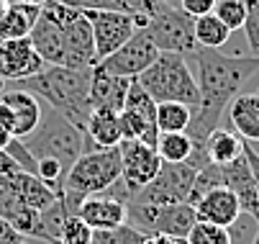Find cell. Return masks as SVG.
I'll list each match as a JSON object with an SVG mask.
<instances>
[{
  "label": "cell",
  "mask_w": 259,
  "mask_h": 244,
  "mask_svg": "<svg viewBox=\"0 0 259 244\" xmlns=\"http://www.w3.org/2000/svg\"><path fill=\"white\" fill-rule=\"evenodd\" d=\"M198 69V108L193 111L190 121V139L195 147H203L205 136L221 126L229 103L241 93V88L259 72V54H224L221 49H203L190 57Z\"/></svg>",
  "instance_id": "6da1fadb"
},
{
  "label": "cell",
  "mask_w": 259,
  "mask_h": 244,
  "mask_svg": "<svg viewBox=\"0 0 259 244\" xmlns=\"http://www.w3.org/2000/svg\"><path fill=\"white\" fill-rule=\"evenodd\" d=\"M93 69V67H90ZM90 69H72L62 64H47L41 72L26 80L8 83V90H28L39 98L44 106L62 113L72 121L82 134L90 116Z\"/></svg>",
  "instance_id": "7a4b0ae2"
},
{
  "label": "cell",
  "mask_w": 259,
  "mask_h": 244,
  "mask_svg": "<svg viewBox=\"0 0 259 244\" xmlns=\"http://www.w3.org/2000/svg\"><path fill=\"white\" fill-rule=\"evenodd\" d=\"M121 180V149L108 147L95 152H82L75 165L67 170L62 200L69 214H77L85 198L100 195Z\"/></svg>",
  "instance_id": "3957f363"
},
{
  "label": "cell",
  "mask_w": 259,
  "mask_h": 244,
  "mask_svg": "<svg viewBox=\"0 0 259 244\" xmlns=\"http://www.w3.org/2000/svg\"><path fill=\"white\" fill-rule=\"evenodd\" d=\"M139 85L152 95L154 103H167L177 100L190 106L193 111L198 108V80L188 64V57L177 52H159L157 59L136 77Z\"/></svg>",
  "instance_id": "277c9868"
},
{
  "label": "cell",
  "mask_w": 259,
  "mask_h": 244,
  "mask_svg": "<svg viewBox=\"0 0 259 244\" xmlns=\"http://www.w3.org/2000/svg\"><path fill=\"white\" fill-rule=\"evenodd\" d=\"M23 144L28 147V152L36 159L54 157L64 165V170H69L72 165H75V159L85 152V134L72 121H67L62 113L44 106L39 129H36L31 136H26Z\"/></svg>",
  "instance_id": "5b68a950"
},
{
  "label": "cell",
  "mask_w": 259,
  "mask_h": 244,
  "mask_svg": "<svg viewBox=\"0 0 259 244\" xmlns=\"http://www.w3.org/2000/svg\"><path fill=\"white\" fill-rule=\"evenodd\" d=\"M144 31L159 52H177V54H185L188 59L198 52L195 18L177 6H164L157 16L149 18Z\"/></svg>",
  "instance_id": "8992f818"
},
{
  "label": "cell",
  "mask_w": 259,
  "mask_h": 244,
  "mask_svg": "<svg viewBox=\"0 0 259 244\" xmlns=\"http://www.w3.org/2000/svg\"><path fill=\"white\" fill-rule=\"evenodd\" d=\"M198 170L190 162H162L159 172L149 185H144L131 200L136 203H149V206H175V203H188L193 183H195Z\"/></svg>",
  "instance_id": "52a82bcc"
},
{
  "label": "cell",
  "mask_w": 259,
  "mask_h": 244,
  "mask_svg": "<svg viewBox=\"0 0 259 244\" xmlns=\"http://www.w3.org/2000/svg\"><path fill=\"white\" fill-rule=\"evenodd\" d=\"M121 149V183L128 193V200L154 180L162 167V159L154 147L139 142V139H123L118 144Z\"/></svg>",
  "instance_id": "ba28073f"
},
{
  "label": "cell",
  "mask_w": 259,
  "mask_h": 244,
  "mask_svg": "<svg viewBox=\"0 0 259 244\" xmlns=\"http://www.w3.org/2000/svg\"><path fill=\"white\" fill-rule=\"evenodd\" d=\"M90 26H93V42H95V57L98 62L121 49L134 33H136V18L134 13L123 11H85Z\"/></svg>",
  "instance_id": "9c48e42d"
},
{
  "label": "cell",
  "mask_w": 259,
  "mask_h": 244,
  "mask_svg": "<svg viewBox=\"0 0 259 244\" xmlns=\"http://www.w3.org/2000/svg\"><path fill=\"white\" fill-rule=\"evenodd\" d=\"M157 54H159V49L154 47V42L149 36H146V31L144 28H136V33L121 49H116L113 54H108L98 64L103 69H108V72H113V75L136 80L144 69L157 59Z\"/></svg>",
  "instance_id": "30bf717a"
},
{
  "label": "cell",
  "mask_w": 259,
  "mask_h": 244,
  "mask_svg": "<svg viewBox=\"0 0 259 244\" xmlns=\"http://www.w3.org/2000/svg\"><path fill=\"white\" fill-rule=\"evenodd\" d=\"M47 62L36 54L31 39H6L0 42V77L8 83L26 80L36 72H41Z\"/></svg>",
  "instance_id": "8fae6325"
},
{
  "label": "cell",
  "mask_w": 259,
  "mask_h": 244,
  "mask_svg": "<svg viewBox=\"0 0 259 244\" xmlns=\"http://www.w3.org/2000/svg\"><path fill=\"white\" fill-rule=\"evenodd\" d=\"M98 64L95 42H93V26L85 13L72 18L64 26V64L72 69H90Z\"/></svg>",
  "instance_id": "7c38bea8"
},
{
  "label": "cell",
  "mask_w": 259,
  "mask_h": 244,
  "mask_svg": "<svg viewBox=\"0 0 259 244\" xmlns=\"http://www.w3.org/2000/svg\"><path fill=\"white\" fill-rule=\"evenodd\" d=\"M193 208H195L198 221L215 224V226H224V229H231V226L241 219L239 198H236L226 185H218V188L208 190L205 195H200V198L193 203Z\"/></svg>",
  "instance_id": "4fadbf2b"
},
{
  "label": "cell",
  "mask_w": 259,
  "mask_h": 244,
  "mask_svg": "<svg viewBox=\"0 0 259 244\" xmlns=\"http://www.w3.org/2000/svg\"><path fill=\"white\" fill-rule=\"evenodd\" d=\"M131 88V77H121L95 64L90 69V108H108V111H123L126 95Z\"/></svg>",
  "instance_id": "5bb4252c"
},
{
  "label": "cell",
  "mask_w": 259,
  "mask_h": 244,
  "mask_svg": "<svg viewBox=\"0 0 259 244\" xmlns=\"http://www.w3.org/2000/svg\"><path fill=\"white\" fill-rule=\"evenodd\" d=\"M221 175H224V185L239 198L241 214L251 216L254 221L259 219V200H256V183L251 175V167L241 152V157H236L229 165H221Z\"/></svg>",
  "instance_id": "9a60e30c"
},
{
  "label": "cell",
  "mask_w": 259,
  "mask_h": 244,
  "mask_svg": "<svg viewBox=\"0 0 259 244\" xmlns=\"http://www.w3.org/2000/svg\"><path fill=\"white\" fill-rule=\"evenodd\" d=\"M0 188H6L18 203L36 208V211H44V208H49L59 198L44 180H39L36 175H28V172H21V170L0 178Z\"/></svg>",
  "instance_id": "2e32d148"
},
{
  "label": "cell",
  "mask_w": 259,
  "mask_h": 244,
  "mask_svg": "<svg viewBox=\"0 0 259 244\" xmlns=\"http://www.w3.org/2000/svg\"><path fill=\"white\" fill-rule=\"evenodd\" d=\"M0 100L8 103L11 111H13V121H16V129H13V136L16 139H26L31 136L41 124V113H44V103L36 98L33 93L28 90H6L0 95Z\"/></svg>",
  "instance_id": "e0dca14e"
},
{
  "label": "cell",
  "mask_w": 259,
  "mask_h": 244,
  "mask_svg": "<svg viewBox=\"0 0 259 244\" xmlns=\"http://www.w3.org/2000/svg\"><path fill=\"white\" fill-rule=\"evenodd\" d=\"M77 214L93 229H118L121 224H126V203L108 193H100L85 198L77 208Z\"/></svg>",
  "instance_id": "ac0fdd59"
},
{
  "label": "cell",
  "mask_w": 259,
  "mask_h": 244,
  "mask_svg": "<svg viewBox=\"0 0 259 244\" xmlns=\"http://www.w3.org/2000/svg\"><path fill=\"white\" fill-rule=\"evenodd\" d=\"M121 142L123 136L118 126V113L108 108H93L85 124V152L118 147Z\"/></svg>",
  "instance_id": "d6986e66"
},
{
  "label": "cell",
  "mask_w": 259,
  "mask_h": 244,
  "mask_svg": "<svg viewBox=\"0 0 259 244\" xmlns=\"http://www.w3.org/2000/svg\"><path fill=\"white\" fill-rule=\"evenodd\" d=\"M28 39L47 64H64V26L54 23L52 18L39 13V21L33 23Z\"/></svg>",
  "instance_id": "ffe728a7"
},
{
  "label": "cell",
  "mask_w": 259,
  "mask_h": 244,
  "mask_svg": "<svg viewBox=\"0 0 259 244\" xmlns=\"http://www.w3.org/2000/svg\"><path fill=\"white\" fill-rule=\"evenodd\" d=\"M229 121L249 144H259V93H239L229 103Z\"/></svg>",
  "instance_id": "44dd1931"
},
{
  "label": "cell",
  "mask_w": 259,
  "mask_h": 244,
  "mask_svg": "<svg viewBox=\"0 0 259 244\" xmlns=\"http://www.w3.org/2000/svg\"><path fill=\"white\" fill-rule=\"evenodd\" d=\"M203 149H205L208 162H213V165H229V162H234L236 157H241V152H244V139H241L234 129L215 126V129L205 136Z\"/></svg>",
  "instance_id": "7402d4cb"
},
{
  "label": "cell",
  "mask_w": 259,
  "mask_h": 244,
  "mask_svg": "<svg viewBox=\"0 0 259 244\" xmlns=\"http://www.w3.org/2000/svg\"><path fill=\"white\" fill-rule=\"evenodd\" d=\"M41 8L39 6H31V3H11L8 11L0 18V42L6 39H26L33 23L39 21Z\"/></svg>",
  "instance_id": "603a6c76"
},
{
  "label": "cell",
  "mask_w": 259,
  "mask_h": 244,
  "mask_svg": "<svg viewBox=\"0 0 259 244\" xmlns=\"http://www.w3.org/2000/svg\"><path fill=\"white\" fill-rule=\"evenodd\" d=\"M229 39H231V28L215 13H205V16L195 18V42H198V47L221 49L224 44H229Z\"/></svg>",
  "instance_id": "cb8c5ba5"
},
{
  "label": "cell",
  "mask_w": 259,
  "mask_h": 244,
  "mask_svg": "<svg viewBox=\"0 0 259 244\" xmlns=\"http://www.w3.org/2000/svg\"><path fill=\"white\" fill-rule=\"evenodd\" d=\"M154 149H157L162 162L177 165V162H188L190 159L195 144H193V139H190L188 131H172V134H159Z\"/></svg>",
  "instance_id": "d4e9b609"
},
{
  "label": "cell",
  "mask_w": 259,
  "mask_h": 244,
  "mask_svg": "<svg viewBox=\"0 0 259 244\" xmlns=\"http://www.w3.org/2000/svg\"><path fill=\"white\" fill-rule=\"evenodd\" d=\"M193 121V108L177 100L157 103V129L159 134H172V131H188Z\"/></svg>",
  "instance_id": "484cf974"
},
{
  "label": "cell",
  "mask_w": 259,
  "mask_h": 244,
  "mask_svg": "<svg viewBox=\"0 0 259 244\" xmlns=\"http://www.w3.org/2000/svg\"><path fill=\"white\" fill-rule=\"evenodd\" d=\"M93 234H95V229L80 214H69L62 221L59 244H93Z\"/></svg>",
  "instance_id": "4316f807"
},
{
  "label": "cell",
  "mask_w": 259,
  "mask_h": 244,
  "mask_svg": "<svg viewBox=\"0 0 259 244\" xmlns=\"http://www.w3.org/2000/svg\"><path fill=\"white\" fill-rule=\"evenodd\" d=\"M188 244H234L231 229L215 226V224H205V221H195V226L190 229V234L185 236Z\"/></svg>",
  "instance_id": "83f0119b"
},
{
  "label": "cell",
  "mask_w": 259,
  "mask_h": 244,
  "mask_svg": "<svg viewBox=\"0 0 259 244\" xmlns=\"http://www.w3.org/2000/svg\"><path fill=\"white\" fill-rule=\"evenodd\" d=\"M213 13L224 21L231 31L244 28V21H246V0H215Z\"/></svg>",
  "instance_id": "f1b7e54d"
},
{
  "label": "cell",
  "mask_w": 259,
  "mask_h": 244,
  "mask_svg": "<svg viewBox=\"0 0 259 244\" xmlns=\"http://www.w3.org/2000/svg\"><path fill=\"white\" fill-rule=\"evenodd\" d=\"M6 152H8V157L18 165V170H23V172H28V175H36V157L28 152V147L23 144V139H11V144L6 147Z\"/></svg>",
  "instance_id": "f546056e"
},
{
  "label": "cell",
  "mask_w": 259,
  "mask_h": 244,
  "mask_svg": "<svg viewBox=\"0 0 259 244\" xmlns=\"http://www.w3.org/2000/svg\"><path fill=\"white\" fill-rule=\"evenodd\" d=\"M244 33L251 54H259V0H246V21Z\"/></svg>",
  "instance_id": "4dcf8cb0"
},
{
  "label": "cell",
  "mask_w": 259,
  "mask_h": 244,
  "mask_svg": "<svg viewBox=\"0 0 259 244\" xmlns=\"http://www.w3.org/2000/svg\"><path fill=\"white\" fill-rule=\"evenodd\" d=\"M123 3H126L128 13L144 16V18H152V16H157L164 6H169L167 0H123Z\"/></svg>",
  "instance_id": "1f68e13d"
},
{
  "label": "cell",
  "mask_w": 259,
  "mask_h": 244,
  "mask_svg": "<svg viewBox=\"0 0 259 244\" xmlns=\"http://www.w3.org/2000/svg\"><path fill=\"white\" fill-rule=\"evenodd\" d=\"M180 8L193 18H200L205 13H213L215 0H180Z\"/></svg>",
  "instance_id": "d6a6232c"
},
{
  "label": "cell",
  "mask_w": 259,
  "mask_h": 244,
  "mask_svg": "<svg viewBox=\"0 0 259 244\" xmlns=\"http://www.w3.org/2000/svg\"><path fill=\"white\" fill-rule=\"evenodd\" d=\"M0 244H26V236L3 216H0Z\"/></svg>",
  "instance_id": "836d02e7"
},
{
  "label": "cell",
  "mask_w": 259,
  "mask_h": 244,
  "mask_svg": "<svg viewBox=\"0 0 259 244\" xmlns=\"http://www.w3.org/2000/svg\"><path fill=\"white\" fill-rule=\"evenodd\" d=\"M244 157L251 167V175H254V183H256V200H259V154L254 152V147L249 142H244ZM256 224H259V219H256Z\"/></svg>",
  "instance_id": "e575fe53"
},
{
  "label": "cell",
  "mask_w": 259,
  "mask_h": 244,
  "mask_svg": "<svg viewBox=\"0 0 259 244\" xmlns=\"http://www.w3.org/2000/svg\"><path fill=\"white\" fill-rule=\"evenodd\" d=\"M11 172H18V165L8 157L6 149H0V178H3V175H11ZM21 172H23V170H21Z\"/></svg>",
  "instance_id": "d590c367"
},
{
  "label": "cell",
  "mask_w": 259,
  "mask_h": 244,
  "mask_svg": "<svg viewBox=\"0 0 259 244\" xmlns=\"http://www.w3.org/2000/svg\"><path fill=\"white\" fill-rule=\"evenodd\" d=\"M11 139H13V134H11L3 124H0V149H6V147L11 144Z\"/></svg>",
  "instance_id": "8d00e7d4"
},
{
  "label": "cell",
  "mask_w": 259,
  "mask_h": 244,
  "mask_svg": "<svg viewBox=\"0 0 259 244\" xmlns=\"http://www.w3.org/2000/svg\"><path fill=\"white\" fill-rule=\"evenodd\" d=\"M21 3H31V6H39L41 8L44 3H49V0H21Z\"/></svg>",
  "instance_id": "74e56055"
},
{
  "label": "cell",
  "mask_w": 259,
  "mask_h": 244,
  "mask_svg": "<svg viewBox=\"0 0 259 244\" xmlns=\"http://www.w3.org/2000/svg\"><path fill=\"white\" fill-rule=\"evenodd\" d=\"M8 6H11V3H8V0H0V18H3V13L8 11Z\"/></svg>",
  "instance_id": "f35d334b"
},
{
  "label": "cell",
  "mask_w": 259,
  "mask_h": 244,
  "mask_svg": "<svg viewBox=\"0 0 259 244\" xmlns=\"http://www.w3.org/2000/svg\"><path fill=\"white\" fill-rule=\"evenodd\" d=\"M8 90V80H3V77H0V95H3Z\"/></svg>",
  "instance_id": "ab89813d"
},
{
  "label": "cell",
  "mask_w": 259,
  "mask_h": 244,
  "mask_svg": "<svg viewBox=\"0 0 259 244\" xmlns=\"http://www.w3.org/2000/svg\"><path fill=\"white\" fill-rule=\"evenodd\" d=\"M251 244H259V229H256V234H254V239H251Z\"/></svg>",
  "instance_id": "60d3db41"
},
{
  "label": "cell",
  "mask_w": 259,
  "mask_h": 244,
  "mask_svg": "<svg viewBox=\"0 0 259 244\" xmlns=\"http://www.w3.org/2000/svg\"><path fill=\"white\" fill-rule=\"evenodd\" d=\"M167 3H169V6H177V8H180V0H167Z\"/></svg>",
  "instance_id": "b9f144b4"
},
{
  "label": "cell",
  "mask_w": 259,
  "mask_h": 244,
  "mask_svg": "<svg viewBox=\"0 0 259 244\" xmlns=\"http://www.w3.org/2000/svg\"><path fill=\"white\" fill-rule=\"evenodd\" d=\"M8 3H18V0H8Z\"/></svg>",
  "instance_id": "7bdbcfd3"
},
{
  "label": "cell",
  "mask_w": 259,
  "mask_h": 244,
  "mask_svg": "<svg viewBox=\"0 0 259 244\" xmlns=\"http://www.w3.org/2000/svg\"><path fill=\"white\" fill-rule=\"evenodd\" d=\"M26 244H28V241H26Z\"/></svg>",
  "instance_id": "ee69618b"
},
{
  "label": "cell",
  "mask_w": 259,
  "mask_h": 244,
  "mask_svg": "<svg viewBox=\"0 0 259 244\" xmlns=\"http://www.w3.org/2000/svg\"><path fill=\"white\" fill-rule=\"evenodd\" d=\"M256 93H259V90H256Z\"/></svg>",
  "instance_id": "f6af8a7d"
}]
</instances>
